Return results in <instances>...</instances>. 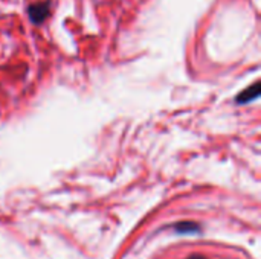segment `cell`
I'll list each match as a JSON object with an SVG mask.
<instances>
[{"mask_svg":"<svg viewBox=\"0 0 261 259\" xmlns=\"http://www.w3.org/2000/svg\"><path fill=\"white\" fill-rule=\"evenodd\" d=\"M50 12V3L49 2H40V3H32L28 6V17L34 24L43 23Z\"/></svg>","mask_w":261,"mask_h":259,"instance_id":"1","label":"cell"},{"mask_svg":"<svg viewBox=\"0 0 261 259\" xmlns=\"http://www.w3.org/2000/svg\"><path fill=\"white\" fill-rule=\"evenodd\" d=\"M258 95H260V84H254L252 87L246 89L242 95H239V96L236 98V102H239V104H246V102H249V101L257 99Z\"/></svg>","mask_w":261,"mask_h":259,"instance_id":"2","label":"cell"}]
</instances>
